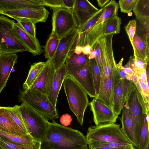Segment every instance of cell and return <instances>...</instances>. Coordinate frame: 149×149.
Wrapping results in <instances>:
<instances>
[{
  "instance_id": "obj_51",
  "label": "cell",
  "mask_w": 149,
  "mask_h": 149,
  "mask_svg": "<svg viewBox=\"0 0 149 149\" xmlns=\"http://www.w3.org/2000/svg\"><path fill=\"white\" fill-rule=\"evenodd\" d=\"M149 64L147 65L146 68V74L147 80L148 84L149 83Z\"/></svg>"
},
{
  "instance_id": "obj_19",
  "label": "cell",
  "mask_w": 149,
  "mask_h": 149,
  "mask_svg": "<svg viewBox=\"0 0 149 149\" xmlns=\"http://www.w3.org/2000/svg\"><path fill=\"white\" fill-rule=\"evenodd\" d=\"M0 130L19 136L29 135L24 132L15 123L8 107H0Z\"/></svg>"
},
{
  "instance_id": "obj_54",
  "label": "cell",
  "mask_w": 149,
  "mask_h": 149,
  "mask_svg": "<svg viewBox=\"0 0 149 149\" xmlns=\"http://www.w3.org/2000/svg\"><path fill=\"white\" fill-rule=\"evenodd\" d=\"M2 54L1 50V45L0 44V55Z\"/></svg>"
},
{
  "instance_id": "obj_12",
  "label": "cell",
  "mask_w": 149,
  "mask_h": 149,
  "mask_svg": "<svg viewBox=\"0 0 149 149\" xmlns=\"http://www.w3.org/2000/svg\"><path fill=\"white\" fill-rule=\"evenodd\" d=\"M104 22L92 26L80 35L76 34L71 44L68 55L74 52L75 47L77 45L84 47L89 45L92 49L95 43L103 36Z\"/></svg>"
},
{
  "instance_id": "obj_53",
  "label": "cell",
  "mask_w": 149,
  "mask_h": 149,
  "mask_svg": "<svg viewBox=\"0 0 149 149\" xmlns=\"http://www.w3.org/2000/svg\"><path fill=\"white\" fill-rule=\"evenodd\" d=\"M88 147L87 146H86L85 147H82L80 149H88ZM50 149H54L51 148Z\"/></svg>"
},
{
  "instance_id": "obj_46",
  "label": "cell",
  "mask_w": 149,
  "mask_h": 149,
  "mask_svg": "<svg viewBox=\"0 0 149 149\" xmlns=\"http://www.w3.org/2000/svg\"><path fill=\"white\" fill-rule=\"evenodd\" d=\"M123 70L127 75L130 77L134 74L133 71L129 67L127 63L123 66Z\"/></svg>"
},
{
  "instance_id": "obj_15",
  "label": "cell",
  "mask_w": 149,
  "mask_h": 149,
  "mask_svg": "<svg viewBox=\"0 0 149 149\" xmlns=\"http://www.w3.org/2000/svg\"><path fill=\"white\" fill-rule=\"evenodd\" d=\"M99 9L87 0H75L72 10L77 27L86 22Z\"/></svg>"
},
{
  "instance_id": "obj_50",
  "label": "cell",
  "mask_w": 149,
  "mask_h": 149,
  "mask_svg": "<svg viewBox=\"0 0 149 149\" xmlns=\"http://www.w3.org/2000/svg\"><path fill=\"white\" fill-rule=\"evenodd\" d=\"M95 52L93 49H92L90 54L88 56V58L89 59H93L95 58Z\"/></svg>"
},
{
  "instance_id": "obj_13",
  "label": "cell",
  "mask_w": 149,
  "mask_h": 149,
  "mask_svg": "<svg viewBox=\"0 0 149 149\" xmlns=\"http://www.w3.org/2000/svg\"><path fill=\"white\" fill-rule=\"evenodd\" d=\"M56 70L51 59L45 62L40 73L30 88L48 96L54 79Z\"/></svg>"
},
{
  "instance_id": "obj_3",
  "label": "cell",
  "mask_w": 149,
  "mask_h": 149,
  "mask_svg": "<svg viewBox=\"0 0 149 149\" xmlns=\"http://www.w3.org/2000/svg\"><path fill=\"white\" fill-rule=\"evenodd\" d=\"M19 102L35 110L48 120L53 121L58 118L56 107L52 104L47 95L31 88L19 90Z\"/></svg>"
},
{
  "instance_id": "obj_48",
  "label": "cell",
  "mask_w": 149,
  "mask_h": 149,
  "mask_svg": "<svg viewBox=\"0 0 149 149\" xmlns=\"http://www.w3.org/2000/svg\"><path fill=\"white\" fill-rule=\"evenodd\" d=\"M110 1V0H97L96 1L98 6L102 8L105 6Z\"/></svg>"
},
{
  "instance_id": "obj_17",
  "label": "cell",
  "mask_w": 149,
  "mask_h": 149,
  "mask_svg": "<svg viewBox=\"0 0 149 149\" xmlns=\"http://www.w3.org/2000/svg\"><path fill=\"white\" fill-rule=\"evenodd\" d=\"M131 81L126 79L118 80L115 87L112 109L118 116L125 104Z\"/></svg>"
},
{
  "instance_id": "obj_44",
  "label": "cell",
  "mask_w": 149,
  "mask_h": 149,
  "mask_svg": "<svg viewBox=\"0 0 149 149\" xmlns=\"http://www.w3.org/2000/svg\"><path fill=\"white\" fill-rule=\"evenodd\" d=\"M60 121L62 125L67 126L70 124L72 121L71 116L68 113H65L61 116Z\"/></svg>"
},
{
  "instance_id": "obj_25",
  "label": "cell",
  "mask_w": 149,
  "mask_h": 149,
  "mask_svg": "<svg viewBox=\"0 0 149 149\" xmlns=\"http://www.w3.org/2000/svg\"><path fill=\"white\" fill-rule=\"evenodd\" d=\"M149 62L133 56H130L127 63L129 67L137 77L139 81L147 84L149 86L146 77V68Z\"/></svg>"
},
{
  "instance_id": "obj_39",
  "label": "cell",
  "mask_w": 149,
  "mask_h": 149,
  "mask_svg": "<svg viewBox=\"0 0 149 149\" xmlns=\"http://www.w3.org/2000/svg\"><path fill=\"white\" fill-rule=\"evenodd\" d=\"M8 109L15 123L27 134L30 135L26 128L21 115L19 106L15 105L13 107H8Z\"/></svg>"
},
{
  "instance_id": "obj_5",
  "label": "cell",
  "mask_w": 149,
  "mask_h": 149,
  "mask_svg": "<svg viewBox=\"0 0 149 149\" xmlns=\"http://www.w3.org/2000/svg\"><path fill=\"white\" fill-rule=\"evenodd\" d=\"M86 137L87 143L102 141L132 144L120 128V124L115 123L90 126Z\"/></svg>"
},
{
  "instance_id": "obj_43",
  "label": "cell",
  "mask_w": 149,
  "mask_h": 149,
  "mask_svg": "<svg viewBox=\"0 0 149 149\" xmlns=\"http://www.w3.org/2000/svg\"><path fill=\"white\" fill-rule=\"evenodd\" d=\"M131 77V81L135 84L138 92L141 95L143 100L147 109L149 111V103L147 102L144 95L140 86L138 79L134 74Z\"/></svg>"
},
{
  "instance_id": "obj_4",
  "label": "cell",
  "mask_w": 149,
  "mask_h": 149,
  "mask_svg": "<svg viewBox=\"0 0 149 149\" xmlns=\"http://www.w3.org/2000/svg\"><path fill=\"white\" fill-rule=\"evenodd\" d=\"M19 111L26 128L34 140L41 143L46 141L49 122L38 112L26 104L19 106Z\"/></svg>"
},
{
  "instance_id": "obj_35",
  "label": "cell",
  "mask_w": 149,
  "mask_h": 149,
  "mask_svg": "<svg viewBox=\"0 0 149 149\" xmlns=\"http://www.w3.org/2000/svg\"><path fill=\"white\" fill-rule=\"evenodd\" d=\"M105 6L99 9L86 22L77 29L76 34L80 35L85 32L92 27L98 20L102 14L104 9Z\"/></svg>"
},
{
  "instance_id": "obj_38",
  "label": "cell",
  "mask_w": 149,
  "mask_h": 149,
  "mask_svg": "<svg viewBox=\"0 0 149 149\" xmlns=\"http://www.w3.org/2000/svg\"><path fill=\"white\" fill-rule=\"evenodd\" d=\"M46 4L52 9L64 8L72 10L75 0H43Z\"/></svg>"
},
{
  "instance_id": "obj_49",
  "label": "cell",
  "mask_w": 149,
  "mask_h": 149,
  "mask_svg": "<svg viewBox=\"0 0 149 149\" xmlns=\"http://www.w3.org/2000/svg\"><path fill=\"white\" fill-rule=\"evenodd\" d=\"M83 47L77 45L75 47L74 52L77 55L80 54L82 53Z\"/></svg>"
},
{
  "instance_id": "obj_28",
  "label": "cell",
  "mask_w": 149,
  "mask_h": 149,
  "mask_svg": "<svg viewBox=\"0 0 149 149\" xmlns=\"http://www.w3.org/2000/svg\"><path fill=\"white\" fill-rule=\"evenodd\" d=\"M44 65V62H40L31 65L27 78L23 85L24 90L31 86L40 73Z\"/></svg>"
},
{
  "instance_id": "obj_29",
  "label": "cell",
  "mask_w": 149,
  "mask_h": 149,
  "mask_svg": "<svg viewBox=\"0 0 149 149\" xmlns=\"http://www.w3.org/2000/svg\"><path fill=\"white\" fill-rule=\"evenodd\" d=\"M149 113H143L139 149H147L149 147Z\"/></svg>"
},
{
  "instance_id": "obj_34",
  "label": "cell",
  "mask_w": 149,
  "mask_h": 149,
  "mask_svg": "<svg viewBox=\"0 0 149 149\" xmlns=\"http://www.w3.org/2000/svg\"><path fill=\"white\" fill-rule=\"evenodd\" d=\"M88 56L83 54L77 55L73 52L68 56L65 62L77 68L81 69L86 64L88 59Z\"/></svg>"
},
{
  "instance_id": "obj_30",
  "label": "cell",
  "mask_w": 149,
  "mask_h": 149,
  "mask_svg": "<svg viewBox=\"0 0 149 149\" xmlns=\"http://www.w3.org/2000/svg\"><path fill=\"white\" fill-rule=\"evenodd\" d=\"M121 19L118 16L113 17L104 22L103 36L120 33Z\"/></svg>"
},
{
  "instance_id": "obj_47",
  "label": "cell",
  "mask_w": 149,
  "mask_h": 149,
  "mask_svg": "<svg viewBox=\"0 0 149 149\" xmlns=\"http://www.w3.org/2000/svg\"><path fill=\"white\" fill-rule=\"evenodd\" d=\"M92 50V48L89 45H87L83 47L82 53L85 55H89Z\"/></svg>"
},
{
  "instance_id": "obj_21",
  "label": "cell",
  "mask_w": 149,
  "mask_h": 149,
  "mask_svg": "<svg viewBox=\"0 0 149 149\" xmlns=\"http://www.w3.org/2000/svg\"><path fill=\"white\" fill-rule=\"evenodd\" d=\"M45 6L43 0H0V11Z\"/></svg>"
},
{
  "instance_id": "obj_24",
  "label": "cell",
  "mask_w": 149,
  "mask_h": 149,
  "mask_svg": "<svg viewBox=\"0 0 149 149\" xmlns=\"http://www.w3.org/2000/svg\"><path fill=\"white\" fill-rule=\"evenodd\" d=\"M133 11L146 34L149 33V0H137Z\"/></svg>"
},
{
  "instance_id": "obj_26",
  "label": "cell",
  "mask_w": 149,
  "mask_h": 149,
  "mask_svg": "<svg viewBox=\"0 0 149 149\" xmlns=\"http://www.w3.org/2000/svg\"><path fill=\"white\" fill-rule=\"evenodd\" d=\"M119 8L118 3L115 1L110 0L105 6L104 10L101 15L93 26L103 22L109 19L118 16Z\"/></svg>"
},
{
  "instance_id": "obj_16",
  "label": "cell",
  "mask_w": 149,
  "mask_h": 149,
  "mask_svg": "<svg viewBox=\"0 0 149 149\" xmlns=\"http://www.w3.org/2000/svg\"><path fill=\"white\" fill-rule=\"evenodd\" d=\"M13 29L17 38L28 51L33 56L40 55L42 52L43 50L38 39L26 33L18 22L14 23Z\"/></svg>"
},
{
  "instance_id": "obj_52",
  "label": "cell",
  "mask_w": 149,
  "mask_h": 149,
  "mask_svg": "<svg viewBox=\"0 0 149 149\" xmlns=\"http://www.w3.org/2000/svg\"><path fill=\"white\" fill-rule=\"evenodd\" d=\"M91 149H116L115 148H113L108 147H98L97 148H95Z\"/></svg>"
},
{
  "instance_id": "obj_1",
  "label": "cell",
  "mask_w": 149,
  "mask_h": 149,
  "mask_svg": "<svg viewBox=\"0 0 149 149\" xmlns=\"http://www.w3.org/2000/svg\"><path fill=\"white\" fill-rule=\"evenodd\" d=\"M46 141L41 143V149H80L87 146L86 136L79 131L49 122Z\"/></svg>"
},
{
  "instance_id": "obj_55",
  "label": "cell",
  "mask_w": 149,
  "mask_h": 149,
  "mask_svg": "<svg viewBox=\"0 0 149 149\" xmlns=\"http://www.w3.org/2000/svg\"><path fill=\"white\" fill-rule=\"evenodd\" d=\"M0 149H2L0 147Z\"/></svg>"
},
{
  "instance_id": "obj_11",
  "label": "cell",
  "mask_w": 149,
  "mask_h": 149,
  "mask_svg": "<svg viewBox=\"0 0 149 149\" xmlns=\"http://www.w3.org/2000/svg\"><path fill=\"white\" fill-rule=\"evenodd\" d=\"M0 14L14 19L22 17L31 20L35 24L45 22L49 12L44 7L33 8H23L15 10L0 11Z\"/></svg>"
},
{
  "instance_id": "obj_2",
  "label": "cell",
  "mask_w": 149,
  "mask_h": 149,
  "mask_svg": "<svg viewBox=\"0 0 149 149\" xmlns=\"http://www.w3.org/2000/svg\"><path fill=\"white\" fill-rule=\"evenodd\" d=\"M63 84L70 108L82 126L85 112L89 104L88 94L70 76L65 77Z\"/></svg>"
},
{
  "instance_id": "obj_18",
  "label": "cell",
  "mask_w": 149,
  "mask_h": 149,
  "mask_svg": "<svg viewBox=\"0 0 149 149\" xmlns=\"http://www.w3.org/2000/svg\"><path fill=\"white\" fill-rule=\"evenodd\" d=\"M17 58L16 54L7 53L0 55V94L6 86Z\"/></svg>"
},
{
  "instance_id": "obj_42",
  "label": "cell",
  "mask_w": 149,
  "mask_h": 149,
  "mask_svg": "<svg viewBox=\"0 0 149 149\" xmlns=\"http://www.w3.org/2000/svg\"><path fill=\"white\" fill-rule=\"evenodd\" d=\"M136 22L135 20L130 21L125 28L131 44L136 33Z\"/></svg>"
},
{
  "instance_id": "obj_40",
  "label": "cell",
  "mask_w": 149,
  "mask_h": 149,
  "mask_svg": "<svg viewBox=\"0 0 149 149\" xmlns=\"http://www.w3.org/2000/svg\"><path fill=\"white\" fill-rule=\"evenodd\" d=\"M137 0H120L119 1V6L121 12L128 13L133 10Z\"/></svg>"
},
{
  "instance_id": "obj_14",
  "label": "cell",
  "mask_w": 149,
  "mask_h": 149,
  "mask_svg": "<svg viewBox=\"0 0 149 149\" xmlns=\"http://www.w3.org/2000/svg\"><path fill=\"white\" fill-rule=\"evenodd\" d=\"M76 32L77 29L71 31L60 39L56 52L52 59L55 70L65 63Z\"/></svg>"
},
{
  "instance_id": "obj_37",
  "label": "cell",
  "mask_w": 149,
  "mask_h": 149,
  "mask_svg": "<svg viewBox=\"0 0 149 149\" xmlns=\"http://www.w3.org/2000/svg\"><path fill=\"white\" fill-rule=\"evenodd\" d=\"M14 19L17 21L22 28L26 33L33 37H36L35 24L31 20L22 17H17Z\"/></svg>"
},
{
  "instance_id": "obj_8",
  "label": "cell",
  "mask_w": 149,
  "mask_h": 149,
  "mask_svg": "<svg viewBox=\"0 0 149 149\" xmlns=\"http://www.w3.org/2000/svg\"><path fill=\"white\" fill-rule=\"evenodd\" d=\"M125 104L128 106L131 112L134 127L136 147L139 149L143 109L138 98L137 89L132 81Z\"/></svg>"
},
{
  "instance_id": "obj_56",
  "label": "cell",
  "mask_w": 149,
  "mask_h": 149,
  "mask_svg": "<svg viewBox=\"0 0 149 149\" xmlns=\"http://www.w3.org/2000/svg\"><path fill=\"white\" fill-rule=\"evenodd\" d=\"M147 149H149V147Z\"/></svg>"
},
{
  "instance_id": "obj_23",
  "label": "cell",
  "mask_w": 149,
  "mask_h": 149,
  "mask_svg": "<svg viewBox=\"0 0 149 149\" xmlns=\"http://www.w3.org/2000/svg\"><path fill=\"white\" fill-rule=\"evenodd\" d=\"M121 116L118 118L121 121V129L134 146L136 147L134 127L132 116L128 106L125 104L122 110Z\"/></svg>"
},
{
  "instance_id": "obj_36",
  "label": "cell",
  "mask_w": 149,
  "mask_h": 149,
  "mask_svg": "<svg viewBox=\"0 0 149 149\" xmlns=\"http://www.w3.org/2000/svg\"><path fill=\"white\" fill-rule=\"evenodd\" d=\"M92 78L93 81L96 97L98 95L100 87L101 76L99 68L95 58L89 59Z\"/></svg>"
},
{
  "instance_id": "obj_27",
  "label": "cell",
  "mask_w": 149,
  "mask_h": 149,
  "mask_svg": "<svg viewBox=\"0 0 149 149\" xmlns=\"http://www.w3.org/2000/svg\"><path fill=\"white\" fill-rule=\"evenodd\" d=\"M0 136L10 141L24 145H33L38 142L30 135L19 136L0 130Z\"/></svg>"
},
{
  "instance_id": "obj_22",
  "label": "cell",
  "mask_w": 149,
  "mask_h": 149,
  "mask_svg": "<svg viewBox=\"0 0 149 149\" xmlns=\"http://www.w3.org/2000/svg\"><path fill=\"white\" fill-rule=\"evenodd\" d=\"M149 33L142 36L136 33L131 45L134 50V56L149 62Z\"/></svg>"
},
{
  "instance_id": "obj_10",
  "label": "cell",
  "mask_w": 149,
  "mask_h": 149,
  "mask_svg": "<svg viewBox=\"0 0 149 149\" xmlns=\"http://www.w3.org/2000/svg\"><path fill=\"white\" fill-rule=\"evenodd\" d=\"M90 109L93 116L95 125L115 123L118 116L113 109L109 107L97 97L93 98L89 103Z\"/></svg>"
},
{
  "instance_id": "obj_9",
  "label": "cell",
  "mask_w": 149,
  "mask_h": 149,
  "mask_svg": "<svg viewBox=\"0 0 149 149\" xmlns=\"http://www.w3.org/2000/svg\"><path fill=\"white\" fill-rule=\"evenodd\" d=\"M67 76L73 78L85 91L91 97H96L90 67V60L81 69L77 68L68 63H65Z\"/></svg>"
},
{
  "instance_id": "obj_6",
  "label": "cell",
  "mask_w": 149,
  "mask_h": 149,
  "mask_svg": "<svg viewBox=\"0 0 149 149\" xmlns=\"http://www.w3.org/2000/svg\"><path fill=\"white\" fill-rule=\"evenodd\" d=\"M15 21L0 16V44L2 54H16L28 51L16 36L13 29Z\"/></svg>"
},
{
  "instance_id": "obj_32",
  "label": "cell",
  "mask_w": 149,
  "mask_h": 149,
  "mask_svg": "<svg viewBox=\"0 0 149 149\" xmlns=\"http://www.w3.org/2000/svg\"><path fill=\"white\" fill-rule=\"evenodd\" d=\"M59 40L54 33L51 32L44 47L46 58L49 59L53 58L58 46Z\"/></svg>"
},
{
  "instance_id": "obj_20",
  "label": "cell",
  "mask_w": 149,
  "mask_h": 149,
  "mask_svg": "<svg viewBox=\"0 0 149 149\" xmlns=\"http://www.w3.org/2000/svg\"><path fill=\"white\" fill-rule=\"evenodd\" d=\"M67 76L65 64L63 63L56 70L48 97L53 106L56 107L58 96L65 77Z\"/></svg>"
},
{
  "instance_id": "obj_41",
  "label": "cell",
  "mask_w": 149,
  "mask_h": 149,
  "mask_svg": "<svg viewBox=\"0 0 149 149\" xmlns=\"http://www.w3.org/2000/svg\"><path fill=\"white\" fill-rule=\"evenodd\" d=\"M92 49L94 50L95 52V59L99 68L101 76L103 69V58L101 49L98 40L94 45Z\"/></svg>"
},
{
  "instance_id": "obj_57",
  "label": "cell",
  "mask_w": 149,
  "mask_h": 149,
  "mask_svg": "<svg viewBox=\"0 0 149 149\" xmlns=\"http://www.w3.org/2000/svg\"></svg>"
},
{
  "instance_id": "obj_33",
  "label": "cell",
  "mask_w": 149,
  "mask_h": 149,
  "mask_svg": "<svg viewBox=\"0 0 149 149\" xmlns=\"http://www.w3.org/2000/svg\"><path fill=\"white\" fill-rule=\"evenodd\" d=\"M87 143L89 149L103 147H110L116 149H135L132 144L125 143L96 141Z\"/></svg>"
},
{
  "instance_id": "obj_7",
  "label": "cell",
  "mask_w": 149,
  "mask_h": 149,
  "mask_svg": "<svg viewBox=\"0 0 149 149\" xmlns=\"http://www.w3.org/2000/svg\"><path fill=\"white\" fill-rule=\"evenodd\" d=\"M52 31L59 39L77 28V23L72 11L64 8L52 9Z\"/></svg>"
},
{
  "instance_id": "obj_45",
  "label": "cell",
  "mask_w": 149,
  "mask_h": 149,
  "mask_svg": "<svg viewBox=\"0 0 149 149\" xmlns=\"http://www.w3.org/2000/svg\"><path fill=\"white\" fill-rule=\"evenodd\" d=\"M124 59L122 58L118 63L116 64V68L119 73L120 79H125L127 74L123 70V63Z\"/></svg>"
},
{
  "instance_id": "obj_31",
  "label": "cell",
  "mask_w": 149,
  "mask_h": 149,
  "mask_svg": "<svg viewBox=\"0 0 149 149\" xmlns=\"http://www.w3.org/2000/svg\"><path fill=\"white\" fill-rule=\"evenodd\" d=\"M41 143L33 145H24L10 141L0 136V147L2 149H41Z\"/></svg>"
}]
</instances>
